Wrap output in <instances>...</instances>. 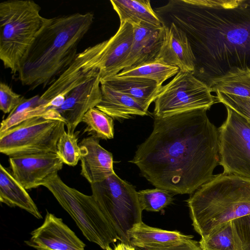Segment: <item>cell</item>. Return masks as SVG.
<instances>
[{"instance_id":"7","label":"cell","mask_w":250,"mask_h":250,"mask_svg":"<svg viewBox=\"0 0 250 250\" xmlns=\"http://www.w3.org/2000/svg\"><path fill=\"white\" fill-rule=\"evenodd\" d=\"M92 195L106 217L121 243L131 245L128 231L142 221L138 192L115 172L90 184Z\"/></svg>"},{"instance_id":"35","label":"cell","mask_w":250,"mask_h":250,"mask_svg":"<svg viewBox=\"0 0 250 250\" xmlns=\"http://www.w3.org/2000/svg\"><path fill=\"white\" fill-rule=\"evenodd\" d=\"M113 250H135V248L131 245L121 243L116 246Z\"/></svg>"},{"instance_id":"36","label":"cell","mask_w":250,"mask_h":250,"mask_svg":"<svg viewBox=\"0 0 250 250\" xmlns=\"http://www.w3.org/2000/svg\"><path fill=\"white\" fill-rule=\"evenodd\" d=\"M106 250H113L110 247L107 248Z\"/></svg>"},{"instance_id":"32","label":"cell","mask_w":250,"mask_h":250,"mask_svg":"<svg viewBox=\"0 0 250 250\" xmlns=\"http://www.w3.org/2000/svg\"><path fill=\"white\" fill-rule=\"evenodd\" d=\"M24 97L14 92L4 83H0V109L4 113H10Z\"/></svg>"},{"instance_id":"29","label":"cell","mask_w":250,"mask_h":250,"mask_svg":"<svg viewBox=\"0 0 250 250\" xmlns=\"http://www.w3.org/2000/svg\"><path fill=\"white\" fill-rule=\"evenodd\" d=\"M173 194L168 191L156 188L138 192L142 210L154 212L159 211L170 204L173 200Z\"/></svg>"},{"instance_id":"23","label":"cell","mask_w":250,"mask_h":250,"mask_svg":"<svg viewBox=\"0 0 250 250\" xmlns=\"http://www.w3.org/2000/svg\"><path fill=\"white\" fill-rule=\"evenodd\" d=\"M110 1L120 18V24L127 22L132 25L144 23L155 26L162 25L149 0H111Z\"/></svg>"},{"instance_id":"19","label":"cell","mask_w":250,"mask_h":250,"mask_svg":"<svg viewBox=\"0 0 250 250\" xmlns=\"http://www.w3.org/2000/svg\"><path fill=\"white\" fill-rule=\"evenodd\" d=\"M100 86L102 99L96 107L112 119L120 120L148 115V110L133 98L101 81Z\"/></svg>"},{"instance_id":"3","label":"cell","mask_w":250,"mask_h":250,"mask_svg":"<svg viewBox=\"0 0 250 250\" xmlns=\"http://www.w3.org/2000/svg\"><path fill=\"white\" fill-rule=\"evenodd\" d=\"M94 18L87 12L47 19L20 62L17 74L21 84L33 90L54 82L76 57Z\"/></svg>"},{"instance_id":"2","label":"cell","mask_w":250,"mask_h":250,"mask_svg":"<svg viewBox=\"0 0 250 250\" xmlns=\"http://www.w3.org/2000/svg\"><path fill=\"white\" fill-rule=\"evenodd\" d=\"M154 10L162 25L173 22L186 34L192 73L210 88L250 72V0H170Z\"/></svg>"},{"instance_id":"33","label":"cell","mask_w":250,"mask_h":250,"mask_svg":"<svg viewBox=\"0 0 250 250\" xmlns=\"http://www.w3.org/2000/svg\"><path fill=\"white\" fill-rule=\"evenodd\" d=\"M243 250H250V214L233 220Z\"/></svg>"},{"instance_id":"34","label":"cell","mask_w":250,"mask_h":250,"mask_svg":"<svg viewBox=\"0 0 250 250\" xmlns=\"http://www.w3.org/2000/svg\"><path fill=\"white\" fill-rule=\"evenodd\" d=\"M135 250H202L199 242L192 239L174 246L157 248H139L134 247Z\"/></svg>"},{"instance_id":"5","label":"cell","mask_w":250,"mask_h":250,"mask_svg":"<svg viewBox=\"0 0 250 250\" xmlns=\"http://www.w3.org/2000/svg\"><path fill=\"white\" fill-rule=\"evenodd\" d=\"M41 10V6L31 0L0 3V59L14 74L47 19L42 16Z\"/></svg>"},{"instance_id":"18","label":"cell","mask_w":250,"mask_h":250,"mask_svg":"<svg viewBox=\"0 0 250 250\" xmlns=\"http://www.w3.org/2000/svg\"><path fill=\"white\" fill-rule=\"evenodd\" d=\"M79 146L81 174L90 184L101 182L115 173L113 155L100 145L99 139L91 136L84 138Z\"/></svg>"},{"instance_id":"31","label":"cell","mask_w":250,"mask_h":250,"mask_svg":"<svg viewBox=\"0 0 250 250\" xmlns=\"http://www.w3.org/2000/svg\"><path fill=\"white\" fill-rule=\"evenodd\" d=\"M218 102L223 104L250 122V98L216 92Z\"/></svg>"},{"instance_id":"4","label":"cell","mask_w":250,"mask_h":250,"mask_svg":"<svg viewBox=\"0 0 250 250\" xmlns=\"http://www.w3.org/2000/svg\"><path fill=\"white\" fill-rule=\"evenodd\" d=\"M192 226L201 236L250 214V179L223 172L213 177L187 200Z\"/></svg>"},{"instance_id":"21","label":"cell","mask_w":250,"mask_h":250,"mask_svg":"<svg viewBox=\"0 0 250 250\" xmlns=\"http://www.w3.org/2000/svg\"><path fill=\"white\" fill-rule=\"evenodd\" d=\"M101 81L133 98L147 110L162 87L154 81L136 77L119 78L113 76L101 79Z\"/></svg>"},{"instance_id":"10","label":"cell","mask_w":250,"mask_h":250,"mask_svg":"<svg viewBox=\"0 0 250 250\" xmlns=\"http://www.w3.org/2000/svg\"><path fill=\"white\" fill-rule=\"evenodd\" d=\"M226 107L227 118L218 128L219 165L224 173L250 179V122Z\"/></svg>"},{"instance_id":"30","label":"cell","mask_w":250,"mask_h":250,"mask_svg":"<svg viewBox=\"0 0 250 250\" xmlns=\"http://www.w3.org/2000/svg\"><path fill=\"white\" fill-rule=\"evenodd\" d=\"M76 133L71 134L65 131L61 136L57 145V154L63 164L70 166H76L80 160L81 150Z\"/></svg>"},{"instance_id":"1","label":"cell","mask_w":250,"mask_h":250,"mask_svg":"<svg viewBox=\"0 0 250 250\" xmlns=\"http://www.w3.org/2000/svg\"><path fill=\"white\" fill-rule=\"evenodd\" d=\"M208 109L154 118L153 128L129 162L156 188L192 194L219 165V132Z\"/></svg>"},{"instance_id":"20","label":"cell","mask_w":250,"mask_h":250,"mask_svg":"<svg viewBox=\"0 0 250 250\" xmlns=\"http://www.w3.org/2000/svg\"><path fill=\"white\" fill-rule=\"evenodd\" d=\"M131 245L139 248H164L179 244L193 236L179 231L154 228L143 222L135 224L128 232Z\"/></svg>"},{"instance_id":"8","label":"cell","mask_w":250,"mask_h":250,"mask_svg":"<svg viewBox=\"0 0 250 250\" xmlns=\"http://www.w3.org/2000/svg\"><path fill=\"white\" fill-rule=\"evenodd\" d=\"M65 125L46 114L29 118L0 134V152L9 157L56 153Z\"/></svg>"},{"instance_id":"12","label":"cell","mask_w":250,"mask_h":250,"mask_svg":"<svg viewBox=\"0 0 250 250\" xmlns=\"http://www.w3.org/2000/svg\"><path fill=\"white\" fill-rule=\"evenodd\" d=\"M95 45L77 54L70 65L40 96L39 103L46 109L53 100L62 104L66 95L73 88L89 79L100 74L95 66Z\"/></svg>"},{"instance_id":"11","label":"cell","mask_w":250,"mask_h":250,"mask_svg":"<svg viewBox=\"0 0 250 250\" xmlns=\"http://www.w3.org/2000/svg\"><path fill=\"white\" fill-rule=\"evenodd\" d=\"M100 81V74L85 81L66 95L60 106L49 109L46 112L51 117L62 121L68 133H74L84 114L101 101Z\"/></svg>"},{"instance_id":"15","label":"cell","mask_w":250,"mask_h":250,"mask_svg":"<svg viewBox=\"0 0 250 250\" xmlns=\"http://www.w3.org/2000/svg\"><path fill=\"white\" fill-rule=\"evenodd\" d=\"M133 39V27L125 22L109 39L101 42L96 67L101 80L119 73V68L129 54Z\"/></svg>"},{"instance_id":"16","label":"cell","mask_w":250,"mask_h":250,"mask_svg":"<svg viewBox=\"0 0 250 250\" xmlns=\"http://www.w3.org/2000/svg\"><path fill=\"white\" fill-rule=\"evenodd\" d=\"M163 25V41L156 60L193 73L195 59L187 35L173 22Z\"/></svg>"},{"instance_id":"27","label":"cell","mask_w":250,"mask_h":250,"mask_svg":"<svg viewBox=\"0 0 250 250\" xmlns=\"http://www.w3.org/2000/svg\"><path fill=\"white\" fill-rule=\"evenodd\" d=\"M212 92L250 98V72L246 71L226 77L215 83Z\"/></svg>"},{"instance_id":"22","label":"cell","mask_w":250,"mask_h":250,"mask_svg":"<svg viewBox=\"0 0 250 250\" xmlns=\"http://www.w3.org/2000/svg\"><path fill=\"white\" fill-rule=\"evenodd\" d=\"M0 201L10 207H18L42 219L36 205L26 189L1 164L0 165Z\"/></svg>"},{"instance_id":"13","label":"cell","mask_w":250,"mask_h":250,"mask_svg":"<svg viewBox=\"0 0 250 250\" xmlns=\"http://www.w3.org/2000/svg\"><path fill=\"white\" fill-rule=\"evenodd\" d=\"M11 173L26 189L37 188L51 175L58 173L63 163L55 152L10 157Z\"/></svg>"},{"instance_id":"6","label":"cell","mask_w":250,"mask_h":250,"mask_svg":"<svg viewBox=\"0 0 250 250\" xmlns=\"http://www.w3.org/2000/svg\"><path fill=\"white\" fill-rule=\"evenodd\" d=\"M42 186L52 193L89 241L106 250L111 244L120 241L113 227L92 195L84 194L68 186L58 173L49 176Z\"/></svg>"},{"instance_id":"17","label":"cell","mask_w":250,"mask_h":250,"mask_svg":"<svg viewBox=\"0 0 250 250\" xmlns=\"http://www.w3.org/2000/svg\"><path fill=\"white\" fill-rule=\"evenodd\" d=\"M133 39L126 59L119 68L124 69L154 61L159 54L164 38V26L144 23L133 24Z\"/></svg>"},{"instance_id":"24","label":"cell","mask_w":250,"mask_h":250,"mask_svg":"<svg viewBox=\"0 0 250 250\" xmlns=\"http://www.w3.org/2000/svg\"><path fill=\"white\" fill-rule=\"evenodd\" d=\"M199 243L202 250H243L233 220L216 228Z\"/></svg>"},{"instance_id":"25","label":"cell","mask_w":250,"mask_h":250,"mask_svg":"<svg viewBox=\"0 0 250 250\" xmlns=\"http://www.w3.org/2000/svg\"><path fill=\"white\" fill-rule=\"evenodd\" d=\"M179 71L177 66L155 60L124 69L114 76L119 78L136 77L151 80L162 86L165 81L175 76Z\"/></svg>"},{"instance_id":"9","label":"cell","mask_w":250,"mask_h":250,"mask_svg":"<svg viewBox=\"0 0 250 250\" xmlns=\"http://www.w3.org/2000/svg\"><path fill=\"white\" fill-rule=\"evenodd\" d=\"M211 89L192 72L179 71L162 87L156 99L154 118H163L191 110H208L218 102Z\"/></svg>"},{"instance_id":"28","label":"cell","mask_w":250,"mask_h":250,"mask_svg":"<svg viewBox=\"0 0 250 250\" xmlns=\"http://www.w3.org/2000/svg\"><path fill=\"white\" fill-rule=\"evenodd\" d=\"M40 96L36 95L28 99L23 98L8 116L2 121L0 134L29 118L37 116V107L40 105Z\"/></svg>"},{"instance_id":"26","label":"cell","mask_w":250,"mask_h":250,"mask_svg":"<svg viewBox=\"0 0 250 250\" xmlns=\"http://www.w3.org/2000/svg\"><path fill=\"white\" fill-rule=\"evenodd\" d=\"M82 122L86 125L84 132L98 139H111L114 137L113 120L97 107L89 109Z\"/></svg>"},{"instance_id":"14","label":"cell","mask_w":250,"mask_h":250,"mask_svg":"<svg viewBox=\"0 0 250 250\" xmlns=\"http://www.w3.org/2000/svg\"><path fill=\"white\" fill-rule=\"evenodd\" d=\"M37 250H85V244L62 221L47 212L42 224L24 241Z\"/></svg>"}]
</instances>
